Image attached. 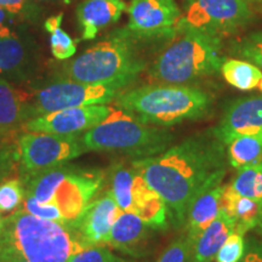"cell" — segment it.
Here are the masks:
<instances>
[{"label":"cell","instance_id":"6da1fadb","mask_svg":"<svg viewBox=\"0 0 262 262\" xmlns=\"http://www.w3.org/2000/svg\"><path fill=\"white\" fill-rule=\"evenodd\" d=\"M225 146L211 127L170 146L159 155L133 159L131 164L164 199L170 220L180 227L186 222L195 196L224 180L227 171Z\"/></svg>","mask_w":262,"mask_h":262},{"label":"cell","instance_id":"7a4b0ae2","mask_svg":"<svg viewBox=\"0 0 262 262\" xmlns=\"http://www.w3.org/2000/svg\"><path fill=\"white\" fill-rule=\"evenodd\" d=\"M89 245L71 224L42 220L18 208L4 219L0 257L27 262H68Z\"/></svg>","mask_w":262,"mask_h":262},{"label":"cell","instance_id":"3957f363","mask_svg":"<svg viewBox=\"0 0 262 262\" xmlns=\"http://www.w3.org/2000/svg\"><path fill=\"white\" fill-rule=\"evenodd\" d=\"M116 102L142 123L169 127L208 116L212 96L185 84H152L119 95Z\"/></svg>","mask_w":262,"mask_h":262},{"label":"cell","instance_id":"277c9868","mask_svg":"<svg viewBox=\"0 0 262 262\" xmlns=\"http://www.w3.org/2000/svg\"><path fill=\"white\" fill-rule=\"evenodd\" d=\"M225 58L221 38L183 26L149 67V77L162 84H186L216 74Z\"/></svg>","mask_w":262,"mask_h":262},{"label":"cell","instance_id":"5b68a950","mask_svg":"<svg viewBox=\"0 0 262 262\" xmlns=\"http://www.w3.org/2000/svg\"><path fill=\"white\" fill-rule=\"evenodd\" d=\"M172 141L171 131L142 123L123 110H112L102 123L80 136L85 152L119 153L133 159L159 155Z\"/></svg>","mask_w":262,"mask_h":262},{"label":"cell","instance_id":"8992f818","mask_svg":"<svg viewBox=\"0 0 262 262\" xmlns=\"http://www.w3.org/2000/svg\"><path fill=\"white\" fill-rule=\"evenodd\" d=\"M134 40L126 29L119 31L111 39L98 42L64 64L63 73L73 81L122 89L145 68V62L134 47Z\"/></svg>","mask_w":262,"mask_h":262},{"label":"cell","instance_id":"52a82bcc","mask_svg":"<svg viewBox=\"0 0 262 262\" xmlns=\"http://www.w3.org/2000/svg\"><path fill=\"white\" fill-rule=\"evenodd\" d=\"M17 146L24 178L61 165L85 153L79 135L25 133L18 137Z\"/></svg>","mask_w":262,"mask_h":262},{"label":"cell","instance_id":"ba28073f","mask_svg":"<svg viewBox=\"0 0 262 262\" xmlns=\"http://www.w3.org/2000/svg\"><path fill=\"white\" fill-rule=\"evenodd\" d=\"M118 96V89L111 85L86 84L67 80L48 85L39 90L28 103V120L67 108L106 104Z\"/></svg>","mask_w":262,"mask_h":262},{"label":"cell","instance_id":"9c48e42d","mask_svg":"<svg viewBox=\"0 0 262 262\" xmlns=\"http://www.w3.org/2000/svg\"><path fill=\"white\" fill-rule=\"evenodd\" d=\"M250 17L248 0H187L182 25L221 38L243 27Z\"/></svg>","mask_w":262,"mask_h":262},{"label":"cell","instance_id":"30bf717a","mask_svg":"<svg viewBox=\"0 0 262 262\" xmlns=\"http://www.w3.org/2000/svg\"><path fill=\"white\" fill-rule=\"evenodd\" d=\"M126 32L134 39L173 38L182 27L175 0H133L127 8Z\"/></svg>","mask_w":262,"mask_h":262},{"label":"cell","instance_id":"8fae6325","mask_svg":"<svg viewBox=\"0 0 262 262\" xmlns=\"http://www.w3.org/2000/svg\"><path fill=\"white\" fill-rule=\"evenodd\" d=\"M112 110L113 108L106 104L67 108L26 120L21 129L25 130V133L79 135L102 123Z\"/></svg>","mask_w":262,"mask_h":262},{"label":"cell","instance_id":"7c38bea8","mask_svg":"<svg viewBox=\"0 0 262 262\" xmlns=\"http://www.w3.org/2000/svg\"><path fill=\"white\" fill-rule=\"evenodd\" d=\"M104 175L100 170H86L72 165L71 171L62 181L51 202L56 203L64 220L70 224L81 215L102 187Z\"/></svg>","mask_w":262,"mask_h":262},{"label":"cell","instance_id":"4fadbf2b","mask_svg":"<svg viewBox=\"0 0 262 262\" xmlns=\"http://www.w3.org/2000/svg\"><path fill=\"white\" fill-rule=\"evenodd\" d=\"M118 212L119 208L110 189L100 198L91 201L79 217L70 224L79 232L89 247L107 245Z\"/></svg>","mask_w":262,"mask_h":262},{"label":"cell","instance_id":"5bb4252c","mask_svg":"<svg viewBox=\"0 0 262 262\" xmlns=\"http://www.w3.org/2000/svg\"><path fill=\"white\" fill-rule=\"evenodd\" d=\"M214 130L224 143L234 136L262 134V96L238 98L229 103Z\"/></svg>","mask_w":262,"mask_h":262},{"label":"cell","instance_id":"9a60e30c","mask_svg":"<svg viewBox=\"0 0 262 262\" xmlns=\"http://www.w3.org/2000/svg\"><path fill=\"white\" fill-rule=\"evenodd\" d=\"M225 186L222 182L209 186L195 196L189 206L186 217V241L189 245V251L204 229L217 217L221 210V196Z\"/></svg>","mask_w":262,"mask_h":262},{"label":"cell","instance_id":"2e32d148","mask_svg":"<svg viewBox=\"0 0 262 262\" xmlns=\"http://www.w3.org/2000/svg\"><path fill=\"white\" fill-rule=\"evenodd\" d=\"M125 9L123 0H85L77 8L81 39L93 40L101 29L116 24Z\"/></svg>","mask_w":262,"mask_h":262},{"label":"cell","instance_id":"e0dca14e","mask_svg":"<svg viewBox=\"0 0 262 262\" xmlns=\"http://www.w3.org/2000/svg\"><path fill=\"white\" fill-rule=\"evenodd\" d=\"M149 226L135 212H118L107 245L131 256H139L148 238Z\"/></svg>","mask_w":262,"mask_h":262},{"label":"cell","instance_id":"ac0fdd59","mask_svg":"<svg viewBox=\"0 0 262 262\" xmlns=\"http://www.w3.org/2000/svg\"><path fill=\"white\" fill-rule=\"evenodd\" d=\"M137 172V171H136ZM152 229H166L170 212L164 199L137 173L133 189V211Z\"/></svg>","mask_w":262,"mask_h":262},{"label":"cell","instance_id":"d6986e66","mask_svg":"<svg viewBox=\"0 0 262 262\" xmlns=\"http://www.w3.org/2000/svg\"><path fill=\"white\" fill-rule=\"evenodd\" d=\"M235 231V221L225 210L199 234L189 251V262H211L226 239Z\"/></svg>","mask_w":262,"mask_h":262},{"label":"cell","instance_id":"ffe728a7","mask_svg":"<svg viewBox=\"0 0 262 262\" xmlns=\"http://www.w3.org/2000/svg\"><path fill=\"white\" fill-rule=\"evenodd\" d=\"M221 209L235 221V232L247 234L255 229L262 214V201L241 195L231 185L225 186Z\"/></svg>","mask_w":262,"mask_h":262},{"label":"cell","instance_id":"44dd1931","mask_svg":"<svg viewBox=\"0 0 262 262\" xmlns=\"http://www.w3.org/2000/svg\"><path fill=\"white\" fill-rule=\"evenodd\" d=\"M29 98L31 95L0 79V133H10L28 120Z\"/></svg>","mask_w":262,"mask_h":262},{"label":"cell","instance_id":"7402d4cb","mask_svg":"<svg viewBox=\"0 0 262 262\" xmlns=\"http://www.w3.org/2000/svg\"><path fill=\"white\" fill-rule=\"evenodd\" d=\"M225 145L229 165L237 170L262 159V134L234 136Z\"/></svg>","mask_w":262,"mask_h":262},{"label":"cell","instance_id":"603a6c76","mask_svg":"<svg viewBox=\"0 0 262 262\" xmlns=\"http://www.w3.org/2000/svg\"><path fill=\"white\" fill-rule=\"evenodd\" d=\"M136 170L131 162H117L111 169V192L118 208L122 211H133V189Z\"/></svg>","mask_w":262,"mask_h":262},{"label":"cell","instance_id":"cb8c5ba5","mask_svg":"<svg viewBox=\"0 0 262 262\" xmlns=\"http://www.w3.org/2000/svg\"><path fill=\"white\" fill-rule=\"evenodd\" d=\"M221 74L229 85L238 90L249 91L258 86L262 72L257 66L248 61L229 58L222 63Z\"/></svg>","mask_w":262,"mask_h":262},{"label":"cell","instance_id":"d4e9b609","mask_svg":"<svg viewBox=\"0 0 262 262\" xmlns=\"http://www.w3.org/2000/svg\"><path fill=\"white\" fill-rule=\"evenodd\" d=\"M25 60V47L17 35L11 31L0 33V73L18 71Z\"/></svg>","mask_w":262,"mask_h":262},{"label":"cell","instance_id":"484cf974","mask_svg":"<svg viewBox=\"0 0 262 262\" xmlns=\"http://www.w3.org/2000/svg\"><path fill=\"white\" fill-rule=\"evenodd\" d=\"M63 14L49 17L44 24L45 31L50 33V47L55 58L64 61L71 58L77 52L75 41L61 28Z\"/></svg>","mask_w":262,"mask_h":262},{"label":"cell","instance_id":"4316f807","mask_svg":"<svg viewBox=\"0 0 262 262\" xmlns=\"http://www.w3.org/2000/svg\"><path fill=\"white\" fill-rule=\"evenodd\" d=\"M231 186L241 195L262 201V159L239 169Z\"/></svg>","mask_w":262,"mask_h":262},{"label":"cell","instance_id":"83f0119b","mask_svg":"<svg viewBox=\"0 0 262 262\" xmlns=\"http://www.w3.org/2000/svg\"><path fill=\"white\" fill-rule=\"evenodd\" d=\"M25 195V186L21 180L11 179L0 183V212L17 210L24 203Z\"/></svg>","mask_w":262,"mask_h":262},{"label":"cell","instance_id":"f1b7e54d","mask_svg":"<svg viewBox=\"0 0 262 262\" xmlns=\"http://www.w3.org/2000/svg\"><path fill=\"white\" fill-rule=\"evenodd\" d=\"M233 52L258 68H262V32H254L245 35L235 42Z\"/></svg>","mask_w":262,"mask_h":262},{"label":"cell","instance_id":"f546056e","mask_svg":"<svg viewBox=\"0 0 262 262\" xmlns=\"http://www.w3.org/2000/svg\"><path fill=\"white\" fill-rule=\"evenodd\" d=\"M21 208L24 209L25 211H27L28 214L37 216V217L42 219V220L68 224V222L64 220L63 215H62L61 209L58 208V205L55 202L41 203L38 202L34 196L26 194Z\"/></svg>","mask_w":262,"mask_h":262},{"label":"cell","instance_id":"4dcf8cb0","mask_svg":"<svg viewBox=\"0 0 262 262\" xmlns=\"http://www.w3.org/2000/svg\"><path fill=\"white\" fill-rule=\"evenodd\" d=\"M245 247L247 242L244 234L234 231L222 244L220 250L216 254L215 260L216 262H239L244 256Z\"/></svg>","mask_w":262,"mask_h":262},{"label":"cell","instance_id":"1f68e13d","mask_svg":"<svg viewBox=\"0 0 262 262\" xmlns=\"http://www.w3.org/2000/svg\"><path fill=\"white\" fill-rule=\"evenodd\" d=\"M68 262H127L122 257H118L106 245H93L72 256Z\"/></svg>","mask_w":262,"mask_h":262},{"label":"cell","instance_id":"d6a6232c","mask_svg":"<svg viewBox=\"0 0 262 262\" xmlns=\"http://www.w3.org/2000/svg\"><path fill=\"white\" fill-rule=\"evenodd\" d=\"M189 258V245L185 237H180L171 243L157 262H187Z\"/></svg>","mask_w":262,"mask_h":262},{"label":"cell","instance_id":"836d02e7","mask_svg":"<svg viewBox=\"0 0 262 262\" xmlns=\"http://www.w3.org/2000/svg\"><path fill=\"white\" fill-rule=\"evenodd\" d=\"M239 262H262V241L256 237H250L247 241L244 256Z\"/></svg>","mask_w":262,"mask_h":262},{"label":"cell","instance_id":"e575fe53","mask_svg":"<svg viewBox=\"0 0 262 262\" xmlns=\"http://www.w3.org/2000/svg\"><path fill=\"white\" fill-rule=\"evenodd\" d=\"M26 0H0V8H3L9 14H18L24 8Z\"/></svg>","mask_w":262,"mask_h":262},{"label":"cell","instance_id":"d590c367","mask_svg":"<svg viewBox=\"0 0 262 262\" xmlns=\"http://www.w3.org/2000/svg\"><path fill=\"white\" fill-rule=\"evenodd\" d=\"M8 15L9 12L4 10L3 8H0V33H4L6 31H10L9 27H6L5 22L8 19Z\"/></svg>","mask_w":262,"mask_h":262},{"label":"cell","instance_id":"8d00e7d4","mask_svg":"<svg viewBox=\"0 0 262 262\" xmlns=\"http://www.w3.org/2000/svg\"><path fill=\"white\" fill-rule=\"evenodd\" d=\"M0 262H27L21 260V258H14V257H0Z\"/></svg>","mask_w":262,"mask_h":262},{"label":"cell","instance_id":"74e56055","mask_svg":"<svg viewBox=\"0 0 262 262\" xmlns=\"http://www.w3.org/2000/svg\"><path fill=\"white\" fill-rule=\"evenodd\" d=\"M255 232H256L258 235H261V237H262V214H261L260 220H258V222H257L256 227H255Z\"/></svg>","mask_w":262,"mask_h":262},{"label":"cell","instance_id":"f35d334b","mask_svg":"<svg viewBox=\"0 0 262 262\" xmlns=\"http://www.w3.org/2000/svg\"><path fill=\"white\" fill-rule=\"evenodd\" d=\"M5 170H6L5 164L3 162V159H0V181L3 180V176L5 175Z\"/></svg>","mask_w":262,"mask_h":262},{"label":"cell","instance_id":"ab89813d","mask_svg":"<svg viewBox=\"0 0 262 262\" xmlns=\"http://www.w3.org/2000/svg\"><path fill=\"white\" fill-rule=\"evenodd\" d=\"M42 2H56V3H64V4H68L72 0H42Z\"/></svg>","mask_w":262,"mask_h":262},{"label":"cell","instance_id":"60d3db41","mask_svg":"<svg viewBox=\"0 0 262 262\" xmlns=\"http://www.w3.org/2000/svg\"><path fill=\"white\" fill-rule=\"evenodd\" d=\"M4 219H5V217H3V215L0 214V232H2L3 226H4Z\"/></svg>","mask_w":262,"mask_h":262},{"label":"cell","instance_id":"b9f144b4","mask_svg":"<svg viewBox=\"0 0 262 262\" xmlns=\"http://www.w3.org/2000/svg\"><path fill=\"white\" fill-rule=\"evenodd\" d=\"M258 89H260L261 91H262V78H261V80H260V83H258Z\"/></svg>","mask_w":262,"mask_h":262}]
</instances>
